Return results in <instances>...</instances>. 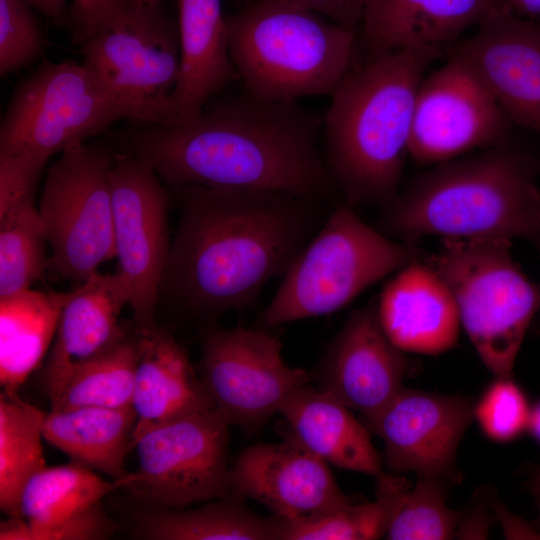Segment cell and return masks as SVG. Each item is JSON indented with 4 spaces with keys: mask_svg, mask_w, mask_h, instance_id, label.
<instances>
[{
    "mask_svg": "<svg viewBox=\"0 0 540 540\" xmlns=\"http://www.w3.org/2000/svg\"><path fill=\"white\" fill-rule=\"evenodd\" d=\"M160 286L196 314L251 306L284 276L318 226L316 201L282 192L187 186Z\"/></svg>",
    "mask_w": 540,
    "mask_h": 540,
    "instance_id": "obj_1",
    "label": "cell"
},
{
    "mask_svg": "<svg viewBox=\"0 0 540 540\" xmlns=\"http://www.w3.org/2000/svg\"><path fill=\"white\" fill-rule=\"evenodd\" d=\"M322 123L297 101L245 93L188 122L146 124L129 145L175 190L253 189L318 200L334 187L317 148Z\"/></svg>",
    "mask_w": 540,
    "mask_h": 540,
    "instance_id": "obj_2",
    "label": "cell"
},
{
    "mask_svg": "<svg viewBox=\"0 0 540 540\" xmlns=\"http://www.w3.org/2000/svg\"><path fill=\"white\" fill-rule=\"evenodd\" d=\"M441 55V48L417 47L369 57L330 95L324 160L349 206H384L399 192L418 88Z\"/></svg>",
    "mask_w": 540,
    "mask_h": 540,
    "instance_id": "obj_3",
    "label": "cell"
},
{
    "mask_svg": "<svg viewBox=\"0 0 540 540\" xmlns=\"http://www.w3.org/2000/svg\"><path fill=\"white\" fill-rule=\"evenodd\" d=\"M383 207L382 228L406 243L439 236L540 246V158L509 140L436 164Z\"/></svg>",
    "mask_w": 540,
    "mask_h": 540,
    "instance_id": "obj_4",
    "label": "cell"
},
{
    "mask_svg": "<svg viewBox=\"0 0 540 540\" xmlns=\"http://www.w3.org/2000/svg\"><path fill=\"white\" fill-rule=\"evenodd\" d=\"M230 57L245 93L266 102L331 95L351 68L355 30L276 0L226 15Z\"/></svg>",
    "mask_w": 540,
    "mask_h": 540,
    "instance_id": "obj_5",
    "label": "cell"
},
{
    "mask_svg": "<svg viewBox=\"0 0 540 540\" xmlns=\"http://www.w3.org/2000/svg\"><path fill=\"white\" fill-rule=\"evenodd\" d=\"M415 259L412 244L388 238L339 204L284 274L259 324L268 329L334 313Z\"/></svg>",
    "mask_w": 540,
    "mask_h": 540,
    "instance_id": "obj_6",
    "label": "cell"
},
{
    "mask_svg": "<svg viewBox=\"0 0 540 540\" xmlns=\"http://www.w3.org/2000/svg\"><path fill=\"white\" fill-rule=\"evenodd\" d=\"M429 265L449 287L481 361L495 377L511 376L540 308V287L514 260L511 241L442 239Z\"/></svg>",
    "mask_w": 540,
    "mask_h": 540,
    "instance_id": "obj_7",
    "label": "cell"
},
{
    "mask_svg": "<svg viewBox=\"0 0 540 540\" xmlns=\"http://www.w3.org/2000/svg\"><path fill=\"white\" fill-rule=\"evenodd\" d=\"M83 64L134 120L167 124L179 75V34L159 5L123 4L82 44Z\"/></svg>",
    "mask_w": 540,
    "mask_h": 540,
    "instance_id": "obj_8",
    "label": "cell"
},
{
    "mask_svg": "<svg viewBox=\"0 0 540 540\" xmlns=\"http://www.w3.org/2000/svg\"><path fill=\"white\" fill-rule=\"evenodd\" d=\"M130 118L117 99L84 65L45 62L14 91L0 127V152L49 159Z\"/></svg>",
    "mask_w": 540,
    "mask_h": 540,
    "instance_id": "obj_9",
    "label": "cell"
},
{
    "mask_svg": "<svg viewBox=\"0 0 540 540\" xmlns=\"http://www.w3.org/2000/svg\"><path fill=\"white\" fill-rule=\"evenodd\" d=\"M105 152L77 143L48 168L39 214L52 250L50 264L78 284L116 257L110 172Z\"/></svg>",
    "mask_w": 540,
    "mask_h": 540,
    "instance_id": "obj_10",
    "label": "cell"
},
{
    "mask_svg": "<svg viewBox=\"0 0 540 540\" xmlns=\"http://www.w3.org/2000/svg\"><path fill=\"white\" fill-rule=\"evenodd\" d=\"M229 426L214 409L143 430L135 437L138 469L125 488L163 508L233 496Z\"/></svg>",
    "mask_w": 540,
    "mask_h": 540,
    "instance_id": "obj_11",
    "label": "cell"
},
{
    "mask_svg": "<svg viewBox=\"0 0 540 540\" xmlns=\"http://www.w3.org/2000/svg\"><path fill=\"white\" fill-rule=\"evenodd\" d=\"M201 379L215 410L249 434L259 432L285 401L312 382L287 365L282 342L265 328L212 327L201 340Z\"/></svg>",
    "mask_w": 540,
    "mask_h": 540,
    "instance_id": "obj_12",
    "label": "cell"
},
{
    "mask_svg": "<svg viewBox=\"0 0 540 540\" xmlns=\"http://www.w3.org/2000/svg\"><path fill=\"white\" fill-rule=\"evenodd\" d=\"M514 123L463 59L453 52L417 92L409 155L439 164L508 142Z\"/></svg>",
    "mask_w": 540,
    "mask_h": 540,
    "instance_id": "obj_13",
    "label": "cell"
},
{
    "mask_svg": "<svg viewBox=\"0 0 540 540\" xmlns=\"http://www.w3.org/2000/svg\"><path fill=\"white\" fill-rule=\"evenodd\" d=\"M151 166L135 156L113 161L110 182L115 254L138 329L155 326L171 242L169 196Z\"/></svg>",
    "mask_w": 540,
    "mask_h": 540,
    "instance_id": "obj_14",
    "label": "cell"
},
{
    "mask_svg": "<svg viewBox=\"0 0 540 540\" xmlns=\"http://www.w3.org/2000/svg\"><path fill=\"white\" fill-rule=\"evenodd\" d=\"M404 351L385 333L377 302L354 310L329 342L311 378L366 420L375 417L404 388Z\"/></svg>",
    "mask_w": 540,
    "mask_h": 540,
    "instance_id": "obj_15",
    "label": "cell"
},
{
    "mask_svg": "<svg viewBox=\"0 0 540 540\" xmlns=\"http://www.w3.org/2000/svg\"><path fill=\"white\" fill-rule=\"evenodd\" d=\"M474 402L464 395L403 388L367 428L385 447V461L394 473L449 477L456 451L474 418Z\"/></svg>",
    "mask_w": 540,
    "mask_h": 540,
    "instance_id": "obj_16",
    "label": "cell"
},
{
    "mask_svg": "<svg viewBox=\"0 0 540 540\" xmlns=\"http://www.w3.org/2000/svg\"><path fill=\"white\" fill-rule=\"evenodd\" d=\"M278 443L244 449L231 467L233 494L255 500L273 515L292 519L325 513L352 502L328 463L288 430Z\"/></svg>",
    "mask_w": 540,
    "mask_h": 540,
    "instance_id": "obj_17",
    "label": "cell"
},
{
    "mask_svg": "<svg viewBox=\"0 0 540 540\" xmlns=\"http://www.w3.org/2000/svg\"><path fill=\"white\" fill-rule=\"evenodd\" d=\"M514 125L540 133V22L498 13L454 51Z\"/></svg>",
    "mask_w": 540,
    "mask_h": 540,
    "instance_id": "obj_18",
    "label": "cell"
},
{
    "mask_svg": "<svg viewBox=\"0 0 540 540\" xmlns=\"http://www.w3.org/2000/svg\"><path fill=\"white\" fill-rule=\"evenodd\" d=\"M130 299L128 283L120 271L96 272L68 292L54 344L41 372V383L49 401L78 367L125 334L119 316Z\"/></svg>",
    "mask_w": 540,
    "mask_h": 540,
    "instance_id": "obj_19",
    "label": "cell"
},
{
    "mask_svg": "<svg viewBox=\"0 0 540 540\" xmlns=\"http://www.w3.org/2000/svg\"><path fill=\"white\" fill-rule=\"evenodd\" d=\"M377 309L385 333L404 352L437 355L457 342L455 299L438 273L418 259L386 284Z\"/></svg>",
    "mask_w": 540,
    "mask_h": 540,
    "instance_id": "obj_20",
    "label": "cell"
},
{
    "mask_svg": "<svg viewBox=\"0 0 540 540\" xmlns=\"http://www.w3.org/2000/svg\"><path fill=\"white\" fill-rule=\"evenodd\" d=\"M509 11L503 0H366L360 20L369 57L441 48L472 26Z\"/></svg>",
    "mask_w": 540,
    "mask_h": 540,
    "instance_id": "obj_21",
    "label": "cell"
},
{
    "mask_svg": "<svg viewBox=\"0 0 540 540\" xmlns=\"http://www.w3.org/2000/svg\"><path fill=\"white\" fill-rule=\"evenodd\" d=\"M179 75L167 124L196 118L208 100L238 78L221 0H178Z\"/></svg>",
    "mask_w": 540,
    "mask_h": 540,
    "instance_id": "obj_22",
    "label": "cell"
},
{
    "mask_svg": "<svg viewBox=\"0 0 540 540\" xmlns=\"http://www.w3.org/2000/svg\"><path fill=\"white\" fill-rule=\"evenodd\" d=\"M138 334L134 439L147 428L215 409L187 352L170 332L155 325Z\"/></svg>",
    "mask_w": 540,
    "mask_h": 540,
    "instance_id": "obj_23",
    "label": "cell"
},
{
    "mask_svg": "<svg viewBox=\"0 0 540 540\" xmlns=\"http://www.w3.org/2000/svg\"><path fill=\"white\" fill-rule=\"evenodd\" d=\"M279 413L286 430L328 464L376 478L383 473L369 429L329 393L308 384L295 391Z\"/></svg>",
    "mask_w": 540,
    "mask_h": 540,
    "instance_id": "obj_24",
    "label": "cell"
},
{
    "mask_svg": "<svg viewBox=\"0 0 540 540\" xmlns=\"http://www.w3.org/2000/svg\"><path fill=\"white\" fill-rule=\"evenodd\" d=\"M137 415L133 407H80L46 413L43 438L72 462L124 482L125 459L135 447Z\"/></svg>",
    "mask_w": 540,
    "mask_h": 540,
    "instance_id": "obj_25",
    "label": "cell"
},
{
    "mask_svg": "<svg viewBox=\"0 0 540 540\" xmlns=\"http://www.w3.org/2000/svg\"><path fill=\"white\" fill-rule=\"evenodd\" d=\"M119 488H124L123 481H105L75 462L46 466L23 489L21 517L1 522L0 539L33 540L38 533L64 523Z\"/></svg>",
    "mask_w": 540,
    "mask_h": 540,
    "instance_id": "obj_26",
    "label": "cell"
},
{
    "mask_svg": "<svg viewBox=\"0 0 540 540\" xmlns=\"http://www.w3.org/2000/svg\"><path fill=\"white\" fill-rule=\"evenodd\" d=\"M68 292L27 289L0 298V383L18 393L56 334Z\"/></svg>",
    "mask_w": 540,
    "mask_h": 540,
    "instance_id": "obj_27",
    "label": "cell"
},
{
    "mask_svg": "<svg viewBox=\"0 0 540 540\" xmlns=\"http://www.w3.org/2000/svg\"><path fill=\"white\" fill-rule=\"evenodd\" d=\"M280 521L229 496L195 509L150 506L134 519L133 535L148 540H278Z\"/></svg>",
    "mask_w": 540,
    "mask_h": 540,
    "instance_id": "obj_28",
    "label": "cell"
},
{
    "mask_svg": "<svg viewBox=\"0 0 540 540\" xmlns=\"http://www.w3.org/2000/svg\"><path fill=\"white\" fill-rule=\"evenodd\" d=\"M45 415L18 393H1L0 509L8 517H21L23 489L46 467L41 444Z\"/></svg>",
    "mask_w": 540,
    "mask_h": 540,
    "instance_id": "obj_29",
    "label": "cell"
},
{
    "mask_svg": "<svg viewBox=\"0 0 540 540\" xmlns=\"http://www.w3.org/2000/svg\"><path fill=\"white\" fill-rule=\"evenodd\" d=\"M139 334H125L106 350L78 367L58 394L51 410L80 407H133Z\"/></svg>",
    "mask_w": 540,
    "mask_h": 540,
    "instance_id": "obj_30",
    "label": "cell"
},
{
    "mask_svg": "<svg viewBox=\"0 0 540 540\" xmlns=\"http://www.w3.org/2000/svg\"><path fill=\"white\" fill-rule=\"evenodd\" d=\"M377 480L372 502L292 519L278 516V540H371L385 536L393 508L410 483L384 472Z\"/></svg>",
    "mask_w": 540,
    "mask_h": 540,
    "instance_id": "obj_31",
    "label": "cell"
},
{
    "mask_svg": "<svg viewBox=\"0 0 540 540\" xmlns=\"http://www.w3.org/2000/svg\"><path fill=\"white\" fill-rule=\"evenodd\" d=\"M47 243L34 202L0 215V298L30 289L43 276Z\"/></svg>",
    "mask_w": 540,
    "mask_h": 540,
    "instance_id": "obj_32",
    "label": "cell"
},
{
    "mask_svg": "<svg viewBox=\"0 0 540 540\" xmlns=\"http://www.w3.org/2000/svg\"><path fill=\"white\" fill-rule=\"evenodd\" d=\"M462 513L451 509L442 477L418 476L398 498L386 531L391 540H445L455 535Z\"/></svg>",
    "mask_w": 540,
    "mask_h": 540,
    "instance_id": "obj_33",
    "label": "cell"
},
{
    "mask_svg": "<svg viewBox=\"0 0 540 540\" xmlns=\"http://www.w3.org/2000/svg\"><path fill=\"white\" fill-rule=\"evenodd\" d=\"M531 408L511 376L495 377L474 405V418L495 442H509L528 430Z\"/></svg>",
    "mask_w": 540,
    "mask_h": 540,
    "instance_id": "obj_34",
    "label": "cell"
},
{
    "mask_svg": "<svg viewBox=\"0 0 540 540\" xmlns=\"http://www.w3.org/2000/svg\"><path fill=\"white\" fill-rule=\"evenodd\" d=\"M43 37L26 0H0V74L6 76L36 59Z\"/></svg>",
    "mask_w": 540,
    "mask_h": 540,
    "instance_id": "obj_35",
    "label": "cell"
},
{
    "mask_svg": "<svg viewBox=\"0 0 540 540\" xmlns=\"http://www.w3.org/2000/svg\"><path fill=\"white\" fill-rule=\"evenodd\" d=\"M48 159L29 153L0 152V215L34 202Z\"/></svg>",
    "mask_w": 540,
    "mask_h": 540,
    "instance_id": "obj_36",
    "label": "cell"
},
{
    "mask_svg": "<svg viewBox=\"0 0 540 540\" xmlns=\"http://www.w3.org/2000/svg\"><path fill=\"white\" fill-rule=\"evenodd\" d=\"M116 529V522L100 501L64 523L38 533L33 540H104L110 538Z\"/></svg>",
    "mask_w": 540,
    "mask_h": 540,
    "instance_id": "obj_37",
    "label": "cell"
},
{
    "mask_svg": "<svg viewBox=\"0 0 540 540\" xmlns=\"http://www.w3.org/2000/svg\"><path fill=\"white\" fill-rule=\"evenodd\" d=\"M125 0H71L69 23L74 42L82 45Z\"/></svg>",
    "mask_w": 540,
    "mask_h": 540,
    "instance_id": "obj_38",
    "label": "cell"
},
{
    "mask_svg": "<svg viewBox=\"0 0 540 540\" xmlns=\"http://www.w3.org/2000/svg\"><path fill=\"white\" fill-rule=\"evenodd\" d=\"M325 15L345 28L355 30L360 24L366 0H276Z\"/></svg>",
    "mask_w": 540,
    "mask_h": 540,
    "instance_id": "obj_39",
    "label": "cell"
},
{
    "mask_svg": "<svg viewBox=\"0 0 540 540\" xmlns=\"http://www.w3.org/2000/svg\"><path fill=\"white\" fill-rule=\"evenodd\" d=\"M503 2L514 15L540 22V0H503Z\"/></svg>",
    "mask_w": 540,
    "mask_h": 540,
    "instance_id": "obj_40",
    "label": "cell"
},
{
    "mask_svg": "<svg viewBox=\"0 0 540 540\" xmlns=\"http://www.w3.org/2000/svg\"><path fill=\"white\" fill-rule=\"evenodd\" d=\"M29 5L53 20H61L67 0H26Z\"/></svg>",
    "mask_w": 540,
    "mask_h": 540,
    "instance_id": "obj_41",
    "label": "cell"
},
{
    "mask_svg": "<svg viewBox=\"0 0 540 540\" xmlns=\"http://www.w3.org/2000/svg\"><path fill=\"white\" fill-rule=\"evenodd\" d=\"M528 430L540 442V402L531 409Z\"/></svg>",
    "mask_w": 540,
    "mask_h": 540,
    "instance_id": "obj_42",
    "label": "cell"
},
{
    "mask_svg": "<svg viewBox=\"0 0 540 540\" xmlns=\"http://www.w3.org/2000/svg\"><path fill=\"white\" fill-rule=\"evenodd\" d=\"M532 491L535 496L538 510H539V526H540V469L537 471V473L534 476V479L532 480Z\"/></svg>",
    "mask_w": 540,
    "mask_h": 540,
    "instance_id": "obj_43",
    "label": "cell"
},
{
    "mask_svg": "<svg viewBox=\"0 0 540 540\" xmlns=\"http://www.w3.org/2000/svg\"><path fill=\"white\" fill-rule=\"evenodd\" d=\"M137 2L143 3V4H149V5H159L160 0H136Z\"/></svg>",
    "mask_w": 540,
    "mask_h": 540,
    "instance_id": "obj_44",
    "label": "cell"
}]
</instances>
